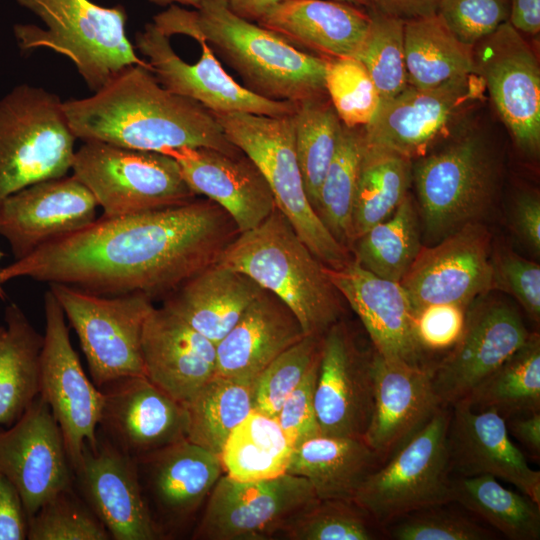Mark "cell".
<instances>
[{
    "label": "cell",
    "mask_w": 540,
    "mask_h": 540,
    "mask_svg": "<svg viewBox=\"0 0 540 540\" xmlns=\"http://www.w3.org/2000/svg\"><path fill=\"white\" fill-rule=\"evenodd\" d=\"M238 234L230 215L207 198L133 215H102L1 267L0 283L27 277L104 296L166 297L216 263Z\"/></svg>",
    "instance_id": "obj_1"
},
{
    "label": "cell",
    "mask_w": 540,
    "mask_h": 540,
    "mask_svg": "<svg viewBox=\"0 0 540 540\" xmlns=\"http://www.w3.org/2000/svg\"><path fill=\"white\" fill-rule=\"evenodd\" d=\"M63 110L83 142L160 153L201 147L242 153L210 110L164 88L148 63L124 68L92 96L63 101Z\"/></svg>",
    "instance_id": "obj_2"
},
{
    "label": "cell",
    "mask_w": 540,
    "mask_h": 540,
    "mask_svg": "<svg viewBox=\"0 0 540 540\" xmlns=\"http://www.w3.org/2000/svg\"><path fill=\"white\" fill-rule=\"evenodd\" d=\"M167 37L205 41L254 94L297 103L327 95V59L296 48L275 32L234 14L223 0L187 10L171 5L153 18Z\"/></svg>",
    "instance_id": "obj_3"
},
{
    "label": "cell",
    "mask_w": 540,
    "mask_h": 540,
    "mask_svg": "<svg viewBox=\"0 0 540 540\" xmlns=\"http://www.w3.org/2000/svg\"><path fill=\"white\" fill-rule=\"evenodd\" d=\"M216 263L247 275L279 298L305 335L322 337L342 317V296L325 265L277 207L257 227L240 232Z\"/></svg>",
    "instance_id": "obj_4"
},
{
    "label": "cell",
    "mask_w": 540,
    "mask_h": 540,
    "mask_svg": "<svg viewBox=\"0 0 540 540\" xmlns=\"http://www.w3.org/2000/svg\"><path fill=\"white\" fill-rule=\"evenodd\" d=\"M16 1L45 25V29L16 25L19 47L47 48L64 55L93 92L124 68L147 64L127 37V14L122 5L103 7L90 0Z\"/></svg>",
    "instance_id": "obj_5"
},
{
    "label": "cell",
    "mask_w": 540,
    "mask_h": 540,
    "mask_svg": "<svg viewBox=\"0 0 540 540\" xmlns=\"http://www.w3.org/2000/svg\"><path fill=\"white\" fill-rule=\"evenodd\" d=\"M214 115L229 141L261 171L276 207L311 252L333 269L351 261V252L333 237L308 200L296 155L292 115L271 117L244 112Z\"/></svg>",
    "instance_id": "obj_6"
},
{
    "label": "cell",
    "mask_w": 540,
    "mask_h": 540,
    "mask_svg": "<svg viewBox=\"0 0 540 540\" xmlns=\"http://www.w3.org/2000/svg\"><path fill=\"white\" fill-rule=\"evenodd\" d=\"M75 137L63 101L29 84L0 99V205L32 184L71 171Z\"/></svg>",
    "instance_id": "obj_7"
},
{
    "label": "cell",
    "mask_w": 540,
    "mask_h": 540,
    "mask_svg": "<svg viewBox=\"0 0 540 540\" xmlns=\"http://www.w3.org/2000/svg\"><path fill=\"white\" fill-rule=\"evenodd\" d=\"M451 411L439 407L358 489L353 502L383 530L409 513L452 502L447 431Z\"/></svg>",
    "instance_id": "obj_8"
},
{
    "label": "cell",
    "mask_w": 540,
    "mask_h": 540,
    "mask_svg": "<svg viewBox=\"0 0 540 540\" xmlns=\"http://www.w3.org/2000/svg\"><path fill=\"white\" fill-rule=\"evenodd\" d=\"M71 172L107 217L179 206L196 198L177 161L160 152L84 141L75 151Z\"/></svg>",
    "instance_id": "obj_9"
},
{
    "label": "cell",
    "mask_w": 540,
    "mask_h": 540,
    "mask_svg": "<svg viewBox=\"0 0 540 540\" xmlns=\"http://www.w3.org/2000/svg\"><path fill=\"white\" fill-rule=\"evenodd\" d=\"M496 180L494 158L475 134L418 158L412 182L426 234L437 241L477 222L492 204Z\"/></svg>",
    "instance_id": "obj_10"
},
{
    "label": "cell",
    "mask_w": 540,
    "mask_h": 540,
    "mask_svg": "<svg viewBox=\"0 0 540 540\" xmlns=\"http://www.w3.org/2000/svg\"><path fill=\"white\" fill-rule=\"evenodd\" d=\"M49 290L74 329L94 385L145 376L142 331L154 308L143 294L104 296L61 283Z\"/></svg>",
    "instance_id": "obj_11"
},
{
    "label": "cell",
    "mask_w": 540,
    "mask_h": 540,
    "mask_svg": "<svg viewBox=\"0 0 540 540\" xmlns=\"http://www.w3.org/2000/svg\"><path fill=\"white\" fill-rule=\"evenodd\" d=\"M194 539L261 540L282 533L317 498L303 477L284 473L260 481L222 475L208 495Z\"/></svg>",
    "instance_id": "obj_12"
},
{
    "label": "cell",
    "mask_w": 540,
    "mask_h": 540,
    "mask_svg": "<svg viewBox=\"0 0 540 540\" xmlns=\"http://www.w3.org/2000/svg\"><path fill=\"white\" fill-rule=\"evenodd\" d=\"M44 316L39 396L60 426L74 470L85 443L96 447L103 395L84 373L70 341L64 312L49 289L44 294Z\"/></svg>",
    "instance_id": "obj_13"
},
{
    "label": "cell",
    "mask_w": 540,
    "mask_h": 540,
    "mask_svg": "<svg viewBox=\"0 0 540 540\" xmlns=\"http://www.w3.org/2000/svg\"><path fill=\"white\" fill-rule=\"evenodd\" d=\"M485 90L477 73L432 88L408 86L395 97L381 101L372 121L363 127L364 140L411 160L421 158L469 108L483 99Z\"/></svg>",
    "instance_id": "obj_14"
},
{
    "label": "cell",
    "mask_w": 540,
    "mask_h": 540,
    "mask_svg": "<svg viewBox=\"0 0 540 540\" xmlns=\"http://www.w3.org/2000/svg\"><path fill=\"white\" fill-rule=\"evenodd\" d=\"M475 73L515 145L527 156L540 151V67L525 37L508 22L473 47Z\"/></svg>",
    "instance_id": "obj_15"
},
{
    "label": "cell",
    "mask_w": 540,
    "mask_h": 540,
    "mask_svg": "<svg viewBox=\"0 0 540 540\" xmlns=\"http://www.w3.org/2000/svg\"><path fill=\"white\" fill-rule=\"evenodd\" d=\"M201 57L189 64L172 48L169 37L153 22L136 33L135 49L167 90L195 100L214 114L244 112L271 117L292 115L295 103L258 96L236 82L205 41H198Z\"/></svg>",
    "instance_id": "obj_16"
},
{
    "label": "cell",
    "mask_w": 540,
    "mask_h": 540,
    "mask_svg": "<svg viewBox=\"0 0 540 540\" xmlns=\"http://www.w3.org/2000/svg\"><path fill=\"white\" fill-rule=\"evenodd\" d=\"M491 237L481 224L469 223L431 247L421 246L400 284L414 312L426 305L465 307L494 289Z\"/></svg>",
    "instance_id": "obj_17"
},
{
    "label": "cell",
    "mask_w": 540,
    "mask_h": 540,
    "mask_svg": "<svg viewBox=\"0 0 540 540\" xmlns=\"http://www.w3.org/2000/svg\"><path fill=\"white\" fill-rule=\"evenodd\" d=\"M0 473L17 489L28 518L52 496L73 487L62 431L39 395L13 425L0 428Z\"/></svg>",
    "instance_id": "obj_18"
},
{
    "label": "cell",
    "mask_w": 540,
    "mask_h": 540,
    "mask_svg": "<svg viewBox=\"0 0 540 540\" xmlns=\"http://www.w3.org/2000/svg\"><path fill=\"white\" fill-rule=\"evenodd\" d=\"M529 335L518 311L504 302H486L467 311L459 341L445 358L430 367L440 406L449 407L464 399Z\"/></svg>",
    "instance_id": "obj_19"
},
{
    "label": "cell",
    "mask_w": 540,
    "mask_h": 540,
    "mask_svg": "<svg viewBox=\"0 0 540 540\" xmlns=\"http://www.w3.org/2000/svg\"><path fill=\"white\" fill-rule=\"evenodd\" d=\"M373 352H362L341 320L322 336L314 394L321 435L363 439L374 404Z\"/></svg>",
    "instance_id": "obj_20"
},
{
    "label": "cell",
    "mask_w": 540,
    "mask_h": 540,
    "mask_svg": "<svg viewBox=\"0 0 540 540\" xmlns=\"http://www.w3.org/2000/svg\"><path fill=\"white\" fill-rule=\"evenodd\" d=\"M74 488L113 540H156L161 535L143 497L136 459L97 431L95 448L85 443L73 470Z\"/></svg>",
    "instance_id": "obj_21"
},
{
    "label": "cell",
    "mask_w": 540,
    "mask_h": 540,
    "mask_svg": "<svg viewBox=\"0 0 540 540\" xmlns=\"http://www.w3.org/2000/svg\"><path fill=\"white\" fill-rule=\"evenodd\" d=\"M97 206L92 193L72 174L41 181L2 202L0 236L18 260L94 221Z\"/></svg>",
    "instance_id": "obj_22"
},
{
    "label": "cell",
    "mask_w": 540,
    "mask_h": 540,
    "mask_svg": "<svg viewBox=\"0 0 540 540\" xmlns=\"http://www.w3.org/2000/svg\"><path fill=\"white\" fill-rule=\"evenodd\" d=\"M99 432L136 458L185 438L184 405L146 376H130L99 388Z\"/></svg>",
    "instance_id": "obj_23"
},
{
    "label": "cell",
    "mask_w": 540,
    "mask_h": 540,
    "mask_svg": "<svg viewBox=\"0 0 540 540\" xmlns=\"http://www.w3.org/2000/svg\"><path fill=\"white\" fill-rule=\"evenodd\" d=\"M452 408L447 431L450 472L500 478L540 505V472L511 441L505 419L495 410H474L463 401Z\"/></svg>",
    "instance_id": "obj_24"
},
{
    "label": "cell",
    "mask_w": 540,
    "mask_h": 540,
    "mask_svg": "<svg viewBox=\"0 0 540 540\" xmlns=\"http://www.w3.org/2000/svg\"><path fill=\"white\" fill-rule=\"evenodd\" d=\"M324 270L358 315L377 353L429 367L422 361L423 350L414 333V309L400 282L381 278L354 259L340 268L325 266Z\"/></svg>",
    "instance_id": "obj_25"
},
{
    "label": "cell",
    "mask_w": 540,
    "mask_h": 540,
    "mask_svg": "<svg viewBox=\"0 0 540 540\" xmlns=\"http://www.w3.org/2000/svg\"><path fill=\"white\" fill-rule=\"evenodd\" d=\"M135 459L146 505L161 516V536L163 523L174 526L188 519L224 472L219 454L187 439Z\"/></svg>",
    "instance_id": "obj_26"
},
{
    "label": "cell",
    "mask_w": 540,
    "mask_h": 540,
    "mask_svg": "<svg viewBox=\"0 0 540 540\" xmlns=\"http://www.w3.org/2000/svg\"><path fill=\"white\" fill-rule=\"evenodd\" d=\"M164 154L179 164L195 193L212 200L232 218L239 233L261 224L276 208L265 177L243 152L230 155L211 148H180Z\"/></svg>",
    "instance_id": "obj_27"
},
{
    "label": "cell",
    "mask_w": 540,
    "mask_h": 540,
    "mask_svg": "<svg viewBox=\"0 0 540 540\" xmlns=\"http://www.w3.org/2000/svg\"><path fill=\"white\" fill-rule=\"evenodd\" d=\"M374 404L363 437L383 463L390 454L441 407L430 368L387 358H372Z\"/></svg>",
    "instance_id": "obj_28"
},
{
    "label": "cell",
    "mask_w": 540,
    "mask_h": 540,
    "mask_svg": "<svg viewBox=\"0 0 540 540\" xmlns=\"http://www.w3.org/2000/svg\"><path fill=\"white\" fill-rule=\"evenodd\" d=\"M142 356L145 376L181 403L216 372V345L164 307L145 320Z\"/></svg>",
    "instance_id": "obj_29"
},
{
    "label": "cell",
    "mask_w": 540,
    "mask_h": 540,
    "mask_svg": "<svg viewBox=\"0 0 540 540\" xmlns=\"http://www.w3.org/2000/svg\"><path fill=\"white\" fill-rule=\"evenodd\" d=\"M304 336L291 310L263 289L216 344L215 375L254 381L276 357Z\"/></svg>",
    "instance_id": "obj_30"
},
{
    "label": "cell",
    "mask_w": 540,
    "mask_h": 540,
    "mask_svg": "<svg viewBox=\"0 0 540 540\" xmlns=\"http://www.w3.org/2000/svg\"><path fill=\"white\" fill-rule=\"evenodd\" d=\"M369 23L366 8L336 0H284L258 22L325 59L354 57Z\"/></svg>",
    "instance_id": "obj_31"
},
{
    "label": "cell",
    "mask_w": 540,
    "mask_h": 540,
    "mask_svg": "<svg viewBox=\"0 0 540 540\" xmlns=\"http://www.w3.org/2000/svg\"><path fill=\"white\" fill-rule=\"evenodd\" d=\"M262 290L247 275L214 263L164 297L162 307L216 345Z\"/></svg>",
    "instance_id": "obj_32"
},
{
    "label": "cell",
    "mask_w": 540,
    "mask_h": 540,
    "mask_svg": "<svg viewBox=\"0 0 540 540\" xmlns=\"http://www.w3.org/2000/svg\"><path fill=\"white\" fill-rule=\"evenodd\" d=\"M380 464L361 438L319 435L293 450L286 473L305 478L320 500L353 501Z\"/></svg>",
    "instance_id": "obj_33"
},
{
    "label": "cell",
    "mask_w": 540,
    "mask_h": 540,
    "mask_svg": "<svg viewBox=\"0 0 540 540\" xmlns=\"http://www.w3.org/2000/svg\"><path fill=\"white\" fill-rule=\"evenodd\" d=\"M43 335L10 303L0 325V426L10 427L40 393Z\"/></svg>",
    "instance_id": "obj_34"
},
{
    "label": "cell",
    "mask_w": 540,
    "mask_h": 540,
    "mask_svg": "<svg viewBox=\"0 0 540 540\" xmlns=\"http://www.w3.org/2000/svg\"><path fill=\"white\" fill-rule=\"evenodd\" d=\"M408 85L425 89L475 73L473 48L459 41L437 14L404 22Z\"/></svg>",
    "instance_id": "obj_35"
},
{
    "label": "cell",
    "mask_w": 540,
    "mask_h": 540,
    "mask_svg": "<svg viewBox=\"0 0 540 540\" xmlns=\"http://www.w3.org/2000/svg\"><path fill=\"white\" fill-rule=\"evenodd\" d=\"M293 446L274 417L253 409L226 439L223 470L238 481H260L287 472Z\"/></svg>",
    "instance_id": "obj_36"
},
{
    "label": "cell",
    "mask_w": 540,
    "mask_h": 540,
    "mask_svg": "<svg viewBox=\"0 0 540 540\" xmlns=\"http://www.w3.org/2000/svg\"><path fill=\"white\" fill-rule=\"evenodd\" d=\"M412 166V160L406 156L364 140L353 208L354 242L391 216L408 195Z\"/></svg>",
    "instance_id": "obj_37"
},
{
    "label": "cell",
    "mask_w": 540,
    "mask_h": 540,
    "mask_svg": "<svg viewBox=\"0 0 540 540\" xmlns=\"http://www.w3.org/2000/svg\"><path fill=\"white\" fill-rule=\"evenodd\" d=\"M255 380L214 375L187 402L185 438L220 455L233 431L253 410Z\"/></svg>",
    "instance_id": "obj_38"
},
{
    "label": "cell",
    "mask_w": 540,
    "mask_h": 540,
    "mask_svg": "<svg viewBox=\"0 0 540 540\" xmlns=\"http://www.w3.org/2000/svg\"><path fill=\"white\" fill-rule=\"evenodd\" d=\"M474 410L492 409L504 419L540 411V337L524 344L464 399Z\"/></svg>",
    "instance_id": "obj_39"
},
{
    "label": "cell",
    "mask_w": 540,
    "mask_h": 540,
    "mask_svg": "<svg viewBox=\"0 0 540 540\" xmlns=\"http://www.w3.org/2000/svg\"><path fill=\"white\" fill-rule=\"evenodd\" d=\"M452 502L483 519L511 540L540 538V505L502 486L491 475L451 480Z\"/></svg>",
    "instance_id": "obj_40"
},
{
    "label": "cell",
    "mask_w": 540,
    "mask_h": 540,
    "mask_svg": "<svg viewBox=\"0 0 540 540\" xmlns=\"http://www.w3.org/2000/svg\"><path fill=\"white\" fill-rule=\"evenodd\" d=\"M421 246L419 214L407 195L391 216L359 236L351 251L353 259L364 269L400 282Z\"/></svg>",
    "instance_id": "obj_41"
},
{
    "label": "cell",
    "mask_w": 540,
    "mask_h": 540,
    "mask_svg": "<svg viewBox=\"0 0 540 540\" xmlns=\"http://www.w3.org/2000/svg\"><path fill=\"white\" fill-rule=\"evenodd\" d=\"M363 149V127L343 125L315 207L325 227L350 252L354 243L353 208Z\"/></svg>",
    "instance_id": "obj_42"
},
{
    "label": "cell",
    "mask_w": 540,
    "mask_h": 540,
    "mask_svg": "<svg viewBox=\"0 0 540 540\" xmlns=\"http://www.w3.org/2000/svg\"><path fill=\"white\" fill-rule=\"evenodd\" d=\"M295 149L304 188L316 207L319 189L336 153L343 124L327 95L295 103Z\"/></svg>",
    "instance_id": "obj_43"
},
{
    "label": "cell",
    "mask_w": 540,
    "mask_h": 540,
    "mask_svg": "<svg viewBox=\"0 0 540 540\" xmlns=\"http://www.w3.org/2000/svg\"><path fill=\"white\" fill-rule=\"evenodd\" d=\"M370 23L354 56L368 71L381 101L390 99L408 85L404 53V21L367 9Z\"/></svg>",
    "instance_id": "obj_44"
},
{
    "label": "cell",
    "mask_w": 540,
    "mask_h": 540,
    "mask_svg": "<svg viewBox=\"0 0 540 540\" xmlns=\"http://www.w3.org/2000/svg\"><path fill=\"white\" fill-rule=\"evenodd\" d=\"M382 529L353 501L318 500L283 532L293 540H374Z\"/></svg>",
    "instance_id": "obj_45"
},
{
    "label": "cell",
    "mask_w": 540,
    "mask_h": 540,
    "mask_svg": "<svg viewBox=\"0 0 540 540\" xmlns=\"http://www.w3.org/2000/svg\"><path fill=\"white\" fill-rule=\"evenodd\" d=\"M325 91L341 123L349 128L368 125L381 103L372 78L355 57L327 59Z\"/></svg>",
    "instance_id": "obj_46"
},
{
    "label": "cell",
    "mask_w": 540,
    "mask_h": 540,
    "mask_svg": "<svg viewBox=\"0 0 540 540\" xmlns=\"http://www.w3.org/2000/svg\"><path fill=\"white\" fill-rule=\"evenodd\" d=\"M28 540H110L111 536L73 487L48 499L28 518Z\"/></svg>",
    "instance_id": "obj_47"
},
{
    "label": "cell",
    "mask_w": 540,
    "mask_h": 540,
    "mask_svg": "<svg viewBox=\"0 0 540 540\" xmlns=\"http://www.w3.org/2000/svg\"><path fill=\"white\" fill-rule=\"evenodd\" d=\"M321 338L305 335L258 375L255 379L253 409L275 418L286 397L319 358Z\"/></svg>",
    "instance_id": "obj_48"
},
{
    "label": "cell",
    "mask_w": 540,
    "mask_h": 540,
    "mask_svg": "<svg viewBox=\"0 0 540 540\" xmlns=\"http://www.w3.org/2000/svg\"><path fill=\"white\" fill-rule=\"evenodd\" d=\"M441 506L404 515L383 527V533L396 540H491L494 532L468 517Z\"/></svg>",
    "instance_id": "obj_49"
},
{
    "label": "cell",
    "mask_w": 540,
    "mask_h": 540,
    "mask_svg": "<svg viewBox=\"0 0 540 540\" xmlns=\"http://www.w3.org/2000/svg\"><path fill=\"white\" fill-rule=\"evenodd\" d=\"M436 14L459 41L473 48L508 21L509 0H440Z\"/></svg>",
    "instance_id": "obj_50"
},
{
    "label": "cell",
    "mask_w": 540,
    "mask_h": 540,
    "mask_svg": "<svg viewBox=\"0 0 540 540\" xmlns=\"http://www.w3.org/2000/svg\"><path fill=\"white\" fill-rule=\"evenodd\" d=\"M494 289L513 295L535 322L540 319V266L513 252L492 258Z\"/></svg>",
    "instance_id": "obj_51"
},
{
    "label": "cell",
    "mask_w": 540,
    "mask_h": 540,
    "mask_svg": "<svg viewBox=\"0 0 540 540\" xmlns=\"http://www.w3.org/2000/svg\"><path fill=\"white\" fill-rule=\"evenodd\" d=\"M319 362L320 356L300 384L286 397L275 416L293 449L321 435L314 405Z\"/></svg>",
    "instance_id": "obj_52"
},
{
    "label": "cell",
    "mask_w": 540,
    "mask_h": 540,
    "mask_svg": "<svg viewBox=\"0 0 540 540\" xmlns=\"http://www.w3.org/2000/svg\"><path fill=\"white\" fill-rule=\"evenodd\" d=\"M467 307L440 303L414 312V333L423 351L451 349L460 339L466 323Z\"/></svg>",
    "instance_id": "obj_53"
},
{
    "label": "cell",
    "mask_w": 540,
    "mask_h": 540,
    "mask_svg": "<svg viewBox=\"0 0 540 540\" xmlns=\"http://www.w3.org/2000/svg\"><path fill=\"white\" fill-rule=\"evenodd\" d=\"M28 515L14 485L0 473V540L27 539Z\"/></svg>",
    "instance_id": "obj_54"
},
{
    "label": "cell",
    "mask_w": 540,
    "mask_h": 540,
    "mask_svg": "<svg viewBox=\"0 0 540 540\" xmlns=\"http://www.w3.org/2000/svg\"><path fill=\"white\" fill-rule=\"evenodd\" d=\"M513 228L534 252H540V198L536 192L517 196L512 211Z\"/></svg>",
    "instance_id": "obj_55"
},
{
    "label": "cell",
    "mask_w": 540,
    "mask_h": 540,
    "mask_svg": "<svg viewBox=\"0 0 540 540\" xmlns=\"http://www.w3.org/2000/svg\"><path fill=\"white\" fill-rule=\"evenodd\" d=\"M440 0H365L366 9L408 21L436 14Z\"/></svg>",
    "instance_id": "obj_56"
},
{
    "label": "cell",
    "mask_w": 540,
    "mask_h": 540,
    "mask_svg": "<svg viewBox=\"0 0 540 540\" xmlns=\"http://www.w3.org/2000/svg\"><path fill=\"white\" fill-rule=\"evenodd\" d=\"M509 435L514 436L535 457L540 454V411L505 419Z\"/></svg>",
    "instance_id": "obj_57"
},
{
    "label": "cell",
    "mask_w": 540,
    "mask_h": 540,
    "mask_svg": "<svg viewBox=\"0 0 540 540\" xmlns=\"http://www.w3.org/2000/svg\"><path fill=\"white\" fill-rule=\"evenodd\" d=\"M507 22L522 35H538L540 31V0H509Z\"/></svg>",
    "instance_id": "obj_58"
},
{
    "label": "cell",
    "mask_w": 540,
    "mask_h": 540,
    "mask_svg": "<svg viewBox=\"0 0 540 540\" xmlns=\"http://www.w3.org/2000/svg\"><path fill=\"white\" fill-rule=\"evenodd\" d=\"M236 15L258 23L275 6L284 0H223Z\"/></svg>",
    "instance_id": "obj_59"
},
{
    "label": "cell",
    "mask_w": 540,
    "mask_h": 540,
    "mask_svg": "<svg viewBox=\"0 0 540 540\" xmlns=\"http://www.w3.org/2000/svg\"><path fill=\"white\" fill-rule=\"evenodd\" d=\"M155 5L164 7L171 5H184L192 6L194 9L198 8L205 0H147Z\"/></svg>",
    "instance_id": "obj_60"
},
{
    "label": "cell",
    "mask_w": 540,
    "mask_h": 540,
    "mask_svg": "<svg viewBox=\"0 0 540 540\" xmlns=\"http://www.w3.org/2000/svg\"><path fill=\"white\" fill-rule=\"evenodd\" d=\"M4 257H5V253L2 250H0V260L2 258H4ZM6 298H7L6 291H5L4 287H3V285L0 283V299L5 301Z\"/></svg>",
    "instance_id": "obj_61"
},
{
    "label": "cell",
    "mask_w": 540,
    "mask_h": 540,
    "mask_svg": "<svg viewBox=\"0 0 540 540\" xmlns=\"http://www.w3.org/2000/svg\"><path fill=\"white\" fill-rule=\"evenodd\" d=\"M336 1L346 2V3H350V4H353V5H357V6L366 8L365 0H336Z\"/></svg>",
    "instance_id": "obj_62"
}]
</instances>
